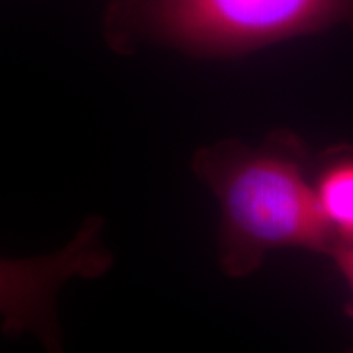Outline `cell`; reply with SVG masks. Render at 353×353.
I'll use <instances>...</instances> for the list:
<instances>
[{
    "mask_svg": "<svg viewBox=\"0 0 353 353\" xmlns=\"http://www.w3.org/2000/svg\"><path fill=\"white\" fill-rule=\"evenodd\" d=\"M312 185L335 247L353 242V149L325 154L312 174Z\"/></svg>",
    "mask_w": 353,
    "mask_h": 353,
    "instance_id": "277c9868",
    "label": "cell"
},
{
    "mask_svg": "<svg viewBox=\"0 0 353 353\" xmlns=\"http://www.w3.org/2000/svg\"><path fill=\"white\" fill-rule=\"evenodd\" d=\"M105 219L88 216L76 236L54 254L30 259H0L2 334H32L48 352H63L57 294L70 278L95 280L112 270L113 252L103 242Z\"/></svg>",
    "mask_w": 353,
    "mask_h": 353,
    "instance_id": "3957f363",
    "label": "cell"
},
{
    "mask_svg": "<svg viewBox=\"0 0 353 353\" xmlns=\"http://www.w3.org/2000/svg\"><path fill=\"white\" fill-rule=\"evenodd\" d=\"M307 164L306 148L288 132L259 148L219 141L195 152L192 169L221 208L224 273L247 276L276 249L332 254L335 241L317 206Z\"/></svg>",
    "mask_w": 353,
    "mask_h": 353,
    "instance_id": "6da1fadb",
    "label": "cell"
},
{
    "mask_svg": "<svg viewBox=\"0 0 353 353\" xmlns=\"http://www.w3.org/2000/svg\"><path fill=\"white\" fill-rule=\"evenodd\" d=\"M342 23L353 25V0H112L103 38L121 54L156 43L228 57Z\"/></svg>",
    "mask_w": 353,
    "mask_h": 353,
    "instance_id": "7a4b0ae2",
    "label": "cell"
},
{
    "mask_svg": "<svg viewBox=\"0 0 353 353\" xmlns=\"http://www.w3.org/2000/svg\"><path fill=\"white\" fill-rule=\"evenodd\" d=\"M332 257L337 262L339 272L342 273L343 280L347 281L348 290H350L352 294V303H350V312L353 316V242H348V244H339L332 250Z\"/></svg>",
    "mask_w": 353,
    "mask_h": 353,
    "instance_id": "5b68a950",
    "label": "cell"
}]
</instances>
